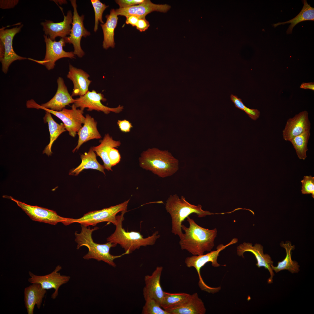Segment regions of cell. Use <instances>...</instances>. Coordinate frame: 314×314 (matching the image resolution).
<instances>
[{
	"label": "cell",
	"mask_w": 314,
	"mask_h": 314,
	"mask_svg": "<svg viewBox=\"0 0 314 314\" xmlns=\"http://www.w3.org/2000/svg\"><path fill=\"white\" fill-rule=\"evenodd\" d=\"M311 135L310 131H305L292 139L290 142L295 150L298 158L304 160L307 157L308 144Z\"/></svg>",
	"instance_id": "obj_31"
},
{
	"label": "cell",
	"mask_w": 314,
	"mask_h": 314,
	"mask_svg": "<svg viewBox=\"0 0 314 314\" xmlns=\"http://www.w3.org/2000/svg\"><path fill=\"white\" fill-rule=\"evenodd\" d=\"M108 157L112 167L118 163L121 158L118 150L115 148H112L109 150L108 153Z\"/></svg>",
	"instance_id": "obj_37"
},
{
	"label": "cell",
	"mask_w": 314,
	"mask_h": 314,
	"mask_svg": "<svg viewBox=\"0 0 314 314\" xmlns=\"http://www.w3.org/2000/svg\"><path fill=\"white\" fill-rule=\"evenodd\" d=\"M45 123H47L50 133V142L43 151V154H45L48 156H51L52 153L51 147L54 141L63 132L66 131L64 124L63 123L59 124L53 119L51 113L45 111V114L43 117Z\"/></svg>",
	"instance_id": "obj_29"
},
{
	"label": "cell",
	"mask_w": 314,
	"mask_h": 314,
	"mask_svg": "<svg viewBox=\"0 0 314 314\" xmlns=\"http://www.w3.org/2000/svg\"><path fill=\"white\" fill-rule=\"evenodd\" d=\"M18 0H1L0 8L2 9L13 8L18 3Z\"/></svg>",
	"instance_id": "obj_40"
},
{
	"label": "cell",
	"mask_w": 314,
	"mask_h": 314,
	"mask_svg": "<svg viewBox=\"0 0 314 314\" xmlns=\"http://www.w3.org/2000/svg\"><path fill=\"white\" fill-rule=\"evenodd\" d=\"M139 162L142 168L162 178L172 176L179 169L178 159L168 151L156 148H149L143 151Z\"/></svg>",
	"instance_id": "obj_2"
},
{
	"label": "cell",
	"mask_w": 314,
	"mask_h": 314,
	"mask_svg": "<svg viewBox=\"0 0 314 314\" xmlns=\"http://www.w3.org/2000/svg\"><path fill=\"white\" fill-rule=\"evenodd\" d=\"M95 14V24L94 31L96 32L98 30L99 21L102 24H104L102 20V15L104 10L109 6L101 3L99 0H91Z\"/></svg>",
	"instance_id": "obj_35"
},
{
	"label": "cell",
	"mask_w": 314,
	"mask_h": 314,
	"mask_svg": "<svg viewBox=\"0 0 314 314\" xmlns=\"http://www.w3.org/2000/svg\"><path fill=\"white\" fill-rule=\"evenodd\" d=\"M57 82V89L54 96L49 101L41 105L46 108L59 111L66 106L74 104L76 99H73L69 94L62 78L59 77Z\"/></svg>",
	"instance_id": "obj_20"
},
{
	"label": "cell",
	"mask_w": 314,
	"mask_h": 314,
	"mask_svg": "<svg viewBox=\"0 0 314 314\" xmlns=\"http://www.w3.org/2000/svg\"><path fill=\"white\" fill-rule=\"evenodd\" d=\"M46 292L40 284L33 283L24 289V302L28 314H33L35 305L40 309Z\"/></svg>",
	"instance_id": "obj_23"
},
{
	"label": "cell",
	"mask_w": 314,
	"mask_h": 314,
	"mask_svg": "<svg viewBox=\"0 0 314 314\" xmlns=\"http://www.w3.org/2000/svg\"><path fill=\"white\" fill-rule=\"evenodd\" d=\"M163 267L157 266L151 275H146L144 277L145 286L143 289V297L145 300L153 299L160 306L164 295L160 284V278Z\"/></svg>",
	"instance_id": "obj_18"
},
{
	"label": "cell",
	"mask_w": 314,
	"mask_h": 314,
	"mask_svg": "<svg viewBox=\"0 0 314 314\" xmlns=\"http://www.w3.org/2000/svg\"><path fill=\"white\" fill-rule=\"evenodd\" d=\"M26 106L28 108L42 109L55 115L60 119L64 124L66 130L69 134L74 137L84 124L85 117L83 115V110L77 109L73 104L70 109L63 108L58 111L52 110L42 106L37 103L33 99L26 102Z\"/></svg>",
	"instance_id": "obj_6"
},
{
	"label": "cell",
	"mask_w": 314,
	"mask_h": 314,
	"mask_svg": "<svg viewBox=\"0 0 314 314\" xmlns=\"http://www.w3.org/2000/svg\"><path fill=\"white\" fill-rule=\"evenodd\" d=\"M100 142L99 145L92 147V149L102 159L105 169L108 171H112V166L108 157V153L111 148H117L120 146L121 142L120 141L113 140L108 133L105 134L103 139Z\"/></svg>",
	"instance_id": "obj_26"
},
{
	"label": "cell",
	"mask_w": 314,
	"mask_h": 314,
	"mask_svg": "<svg viewBox=\"0 0 314 314\" xmlns=\"http://www.w3.org/2000/svg\"><path fill=\"white\" fill-rule=\"evenodd\" d=\"M166 311L170 314H204L206 309L198 294L195 293L183 303Z\"/></svg>",
	"instance_id": "obj_22"
},
{
	"label": "cell",
	"mask_w": 314,
	"mask_h": 314,
	"mask_svg": "<svg viewBox=\"0 0 314 314\" xmlns=\"http://www.w3.org/2000/svg\"><path fill=\"white\" fill-rule=\"evenodd\" d=\"M280 245L285 249L286 256L282 261L278 262L276 266L272 265V270L276 273L283 270H287L292 274L298 273L300 270L299 265L297 262L293 261L291 258V251L294 249L295 245H292L289 241H287L285 243L281 242Z\"/></svg>",
	"instance_id": "obj_28"
},
{
	"label": "cell",
	"mask_w": 314,
	"mask_h": 314,
	"mask_svg": "<svg viewBox=\"0 0 314 314\" xmlns=\"http://www.w3.org/2000/svg\"><path fill=\"white\" fill-rule=\"evenodd\" d=\"M144 0H117L115 1L119 8H125L138 5L142 3Z\"/></svg>",
	"instance_id": "obj_38"
},
{
	"label": "cell",
	"mask_w": 314,
	"mask_h": 314,
	"mask_svg": "<svg viewBox=\"0 0 314 314\" xmlns=\"http://www.w3.org/2000/svg\"><path fill=\"white\" fill-rule=\"evenodd\" d=\"M46 46L45 56L42 60H37L31 58L28 59L34 61L44 66L48 70L53 69L55 65L56 61L63 58L71 59L75 58V55L72 51L66 52L63 47L65 45L64 39L61 38L58 41L51 40L48 36L44 35Z\"/></svg>",
	"instance_id": "obj_12"
},
{
	"label": "cell",
	"mask_w": 314,
	"mask_h": 314,
	"mask_svg": "<svg viewBox=\"0 0 314 314\" xmlns=\"http://www.w3.org/2000/svg\"><path fill=\"white\" fill-rule=\"evenodd\" d=\"M90 75L81 69L75 67L70 64L67 77L71 80L73 84L72 96L84 95L88 91L89 86L92 82L89 79Z\"/></svg>",
	"instance_id": "obj_21"
},
{
	"label": "cell",
	"mask_w": 314,
	"mask_h": 314,
	"mask_svg": "<svg viewBox=\"0 0 314 314\" xmlns=\"http://www.w3.org/2000/svg\"><path fill=\"white\" fill-rule=\"evenodd\" d=\"M150 24L146 19H139L136 24V28L140 32L145 31L149 27Z\"/></svg>",
	"instance_id": "obj_41"
},
{
	"label": "cell",
	"mask_w": 314,
	"mask_h": 314,
	"mask_svg": "<svg viewBox=\"0 0 314 314\" xmlns=\"http://www.w3.org/2000/svg\"><path fill=\"white\" fill-rule=\"evenodd\" d=\"M167 4H157L152 3L150 0H144L141 4L127 8H119L115 10L117 15L124 16L126 17L134 16L139 19H145L146 16L153 11L165 13L171 8Z\"/></svg>",
	"instance_id": "obj_17"
},
{
	"label": "cell",
	"mask_w": 314,
	"mask_h": 314,
	"mask_svg": "<svg viewBox=\"0 0 314 314\" xmlns=\"http://www.w3.org/2000/svg\"><path fill=\"white\" fill-rule=\"evenodd\" d=\"M71 4L73 8V15L70 33L69 36H66L63 38L66 43L72 44L74 48L73 53L79 58L82 57L85 53L82 49L81 45L82 38H85L89 36L90 33L84 27L83 24L84 15L80 16L78 13L75 0H70Z\"/></svg>",
	"instance_id": "obj_11"
},
{
	"label": "cell",
	"mask_w": 314,
	"mask_h": 314,
	"mask_svg": "<svg viewBox=\"0 0 314 314\" xmlns=\"http://www.w3.org/2000/svg\"><path fill=\"white\" fill-rule=\"evenodd\" d=\"M63 15L64 19L62 22L54 23L50 20H46L41 23L45 35L53 41L55 40L56 38L58 37L63 38L70 33L71 24L73 20L72 12L69 10L66 16Z\"/></svg>",
	"instance_id": "obj_19"
},
{
	"label": "cell",
	"mask_w": 314,
	"mask_h": 314,
	"mask_svg": "<svg viewBox=\"0 0 314 314\" xmlns=\"http://www.w3.org/2000/svg\"><path fill=\"white\" fill-rule=\"evenodd\" d=\"M53 1L56 3H58L60 4H65L67 3L66 1L65 0H53Z\"/></svg>",
	"instance_id": "obj_44"
},
{
	"label": "cell",
	"mask_w": 314,
	"mask_h": 314,
	"mask_svg": "<svg viewBox=\"0 0 314 314\" xmlns=\"http://www.w3.org/2000/svg\"><path fill=\"white\" fill-rule=\"evenodd\" d=\"M117 124L120 130L124 132H130L131 129L133 127L129 121L126 119L118 120Z\"/></svg>",
	"instance_id": "obj_39"
},
{
	"label": "cell",
	"mask_w": 314,
	"mask_h": 314,
	"mask_svg": "<svg viewBox=\"0 0 314 314\" xmlns=\"http://www.w3.org/2000/svg\"><path fill=\"white\" fill-rule=\"evenodd\" d=\"M143 307L142 314H170L162 308L155 300L149 299L145 301Z\"/></svg>",
	"instance_id": "obj_34"
},
{
	"label": "cell",
	"mask_w": 314,
	"mask_h": 314,
	"mask_svg": "<svg viewBox=\"0 0 314 314\" xmlns=\"http://www.w3.org/2000/svg\"><path fill=\"white\" fill-rule=\"evenodd\" d=\"M83 126L77 134L78 138L77 145L73 150V152L78 149L84 143L92 139H100L101 136L97 127V122L88 114L86 115Z\"/></svg>",
	"instance_id": "obj_24"
},
{
	"label": "cell",
	"mask_w": 314,
	"mask_h": 314,
	"mask_svg": "<svg viewBox=\"0 0 314 314\" xmlns=\"http://www.w3.org/2000/svg\"><path fill=\"white\" fill-rule=\"evenodd\" d=\"M302 184L301 191L302 194H311L314 198V177L311 175L304 176L301 181Z\"/></svg>",
	"instance_id": "obj_36"
},
{
	"label": "cell",
	"mask_w": 314,
	"mask_h": 314,
	"mask_svg": "<svg viewBox=\"0 0 314 314\" xmlns=\"http://www.w3.org/2000/svg\"><path fill=\"white\" fill-rule=\"evenodd\" d=\"M238 239L234 238L229 243L225 245L223 244L218 245L216 247V250L210 251L205 254L194 256L188 257L186 258L185 263L186 266L188 267H194L196 270L199 278V286L201 290L208 292L214 293L217 290V288L211 287L205 284L203 281L201 276L200 270L207 263L210 262L212 265L215 267H219L221 265L217 261L218 256L221 251L227 247L238 242Z\"/></svg>",
	"instance_id": "obj_7"
},
{
	"label": "cell",
	"mask_w": 314,
	"mask_h": 314,
	"mask_svg": "<svg viewBox=\"0 0 314 314\" xmlns=\"http://www.w3.org/2000/svg\"><path fill=\"white\" fill-rule=\"evenodd\" d=\"M187 218L189 227L181 225L182 229L185 233L180 239L181 249L187 251L194 256L203 255L205 251H211L215 246L217 229H209L202 227L189 216Z\"/></svg>",
	"instance_id": "obj_1"
},
{
	"label": "cell",
	"mask_w": 314,
	"mask_h": 314,
	"mask_svg": "<svg viewBox=\"0 0 314 314\" xmlns=\"http://www.w3.org/2000/svg\"><path fill=\"white\" fill-rule=\"evenodd\" d=\"M304 6L300 12L295 17L292 19L287 21L278 22L273 24V26L274 27L277 26L286 24L290 23L289 26L286 33L287 34L292 33V31L294 27L298 23L306 21L314 20V8L312 7L310 4H308L307 1H303Z\"/></svg>",
	"instance_id": "obj_30"
},
{
	"label": "cell",
	"mask_w": 314,
	"mask_h": 314,
	"mask_svg": "<svg viewBox=\"0 0 314 314\" xmlns=\"http://www.w3.org/2000/svg\"><path fill=\"white\" fill-rule=\"evenodd\" d=\"M311 129L308 112L301 111L287 120L282 131L283 138L286 141H290L295 137L310 131Z\"/></svg>",
	"instance_id": "obj_16"
},
{
	"label": "cell",
	"mask_w": 314,
	"mask_h": 314,
	"mask_svg": "<svg viewBox=\"0 0 314 314\" xmlns=\"http://www.w3.org/2000/svg\"><path fill=\"white\" fill-rule=\"evenodd\" d=\"M76 99V101L73 104L76 108L80 107L83 110L85 108H88V111L94 110L102 111L107 114L110 112L119 113L123 109V107L120 105L116 108H111L103 105L101 101H105L106 99L104 97L103 94L97 93L94 90L91 91H88L84 95L79 97Z\"/></svg>",
	"instance_id": "obj_14"
},
{
	"label": "cell",
	"mask_w": 314,
	"mask_h": 314,
	"mask_svg": "<svg viewBox=\"0 0 314 314\" xmlns=\"http://www.w3.org/2000/svg\"><path fill=\"white\" fill-rule=\"evenodd\" d=\"M230 98L236 107L244 111L252 120L255 121L259 117L260 112L258 110L247 107L244 105L242 99L236 95L232 94Z\"/></svg>",
	"instance_id": "obj_33"
},
{
	"label": "cell",
	"mask_w": 314,
	"mask_h": 314,
	"mask_svg": "<svg viewBox=\"0 0 314 314\" xmlns=\"http://www.w3.org/2000/svg\"><path fill=\"white\" fill-rule=\"evenodd\" d=\"M8 197L15 202L33 221L54 225L59 222L66 226L72 224V218L61 217L53 210L37 206L29 205L17 200L11 196Z\"/></svg>",
	"instance_id": "obj_10"
},
{
	"label": "cell",
	"mask_w": 314,
	"mask_h": 314,
	"mask_svg": "<svg viewBox=\"0 0 314 314\" xmlns=\"http://www.w3.org/2000/svg\"><path fill=\"white\" fill-rule=\"evenodd\" d=\"M300 88L314 90V83L313 82L303 83L301 84Z\"/></svg>",
	"instance_id": "obj_43"
},
{
	"label": "cell",
	"mask_w": 314,
	"mask_h": 314,
	"mask_svg": "<svg viewBox=\"0 0 314 314\" xmlns=\"http://www.w3.org/2000/svg\"><path fill=\"white\" fill-rule=\"evenodd\" d=\"M126 211L127 210L122 211L121 215L117 216V223L115 226V230L107 238V242L119 244L124 249L126 254L139 249L141 246L154 245L160 237L158 231H155L151 236L144 238L138 232L126 231L123 228L124 215Z\"/></svg>",
	"instance_id": "obj_5"
},
{
	"label": "cell",
	"mask_w": 314,
	"mask_h": 314,
	"mask_svg": "<svg viewBox=\"0 0 314 314\" xmlns=\"http://www.w3.org/2000/svg\"><path fill=\"white\" fill-rule=\"evenodd\" d=\"M81 232L78 233L76 231L74 234L75 241L77 244L76 249H78L83 246H86L88 249V252L83 256V258L85 260L93 259L98 261H103L113 267H116V265L114 262V260L126 254L124 252L118 256L111 254L110 253V248L116 246L117 244L108 242L105 244H101L94 242L92 234L93 231L98 229L99 228L95 227L91 229L90 227L88 228L87 226L81 225Z\"/></svg>",
	"instance_id": "obj_4"
},
{
	"label": "cell",
	"mask_w": 314,
	"mask_h": 314,
	"mask_svg": "<svg viewBox=\"0 0 314 314\" xmlns=\"http://www.w3.org/2000/svg\"><path fill=\"white\" fill-rule=\"evenodd\" d=\"M62 269L61 266L58 265L51 273L43 276L36 275L29 271L30 277L28 281L31 284L39 283L43 288L46 290L54 289L55 291L51 297L55 299L58 295V290L60 287L68 282L70 279L69 276L61 275L58 272Z\"/></svg>",
	"instance_id": "obj_13"
},
{
	"label": "cell",
	"mask_w": 314,
	"mask_h": 314,
	"mask_svg": "<svg viewBox=\"0 0 314 314\" xmlns=\"http://www.w3.org/2000/svg\"><path fill=\"white\" fill-rule=\"evenodd\" d=\"M117 16L115 10L114 9H112L110 10V14L106 16V22L100 25L104 34L102 46L103 48L106 49L110 47L112 48L115 47L114 30L117 24Z\"/></svg>",
	"instance_id": "obj_25"
},
{
	"label": "cell",
	"mask_w": 314,
	"mask_h": 314,
	"mask_svg": "<svg viewBox=\"0 0 314 314\" xmlns=\"http://www.w3.org/2000/svg\"><path fill=\"white\" fill-rule=\"evenodd\" d=\"M190 295V294L185 293H171L164 291L160 306L166 311L183 303Z\"/></svg>",
	"instance_id": "obj_32"
},
{
	"label": "cell",
	"mask_w": 314,
	"mask_h": 314,
	"mask_svg": "<svg viewBox=\"0 0 314 314\" xmlns=\"http://www.w3.org/2000/svg\"><path fill=\"white\" fill-rule=\"evenodd\" d=\"M23 26V24H21L10 29H6L5 27L0 29V61L2 70L5 74L7 73L10 65L14 61L28 59L17 54L13 47V38Z\"/></svg>",
	"instance_id": "obj_8"
},
{
	"label": "cell",
	"mask_w": 314,
	"mask_h": 314,
	"mask_svg": "<svg viewBox=\"0 0 314 314\" xmlns=\"http://www.w3.org/2000/svg\"><path fill=\"white\" fill-rule=\"evenodd\" d=\"M246 252H250L254 255L257 261L256 265L258 268L264 267L268 270L270 277L267 280V283H272L274 274L271 266L273 265V261L269 254L264 253L263 247L258 243L253 246L251 243L244 242L237 247V253L239 256L244 258V253Z\"/></svg>",
	"instance_id": "obj_15"
},
{
	"label": "cell",
	"mask_w": 314,
	"mask_h": 314,
	"mask_svg": "<svg viewBox=\"0 0 314 314\" xmlns=\"http://www.w3.org/2000/svg\"><path fill=\"white\" fill-rule=\"evenodd\" d=\"M165 209L171 217V232L174 235L178 236L180 239L183 233L181 227L182 222L190 215L195 213L198 217H202L215 214L203 210L200 205H195L190 204L183 196L179 198L176 194L170 195L166 201Z\"/></svg>",
	"instance_id": "obj_3"
},
{
	"label": "cell",
	"mask_w": 314,
	"mask_h": 314,
	"mask_svg": "<svg viewBox=\"0 0 314 314\" xmlns=\"http://www.w3.org/2000/svg\"><path fill=\"white\" fill-rule=\"evenodd\" d=\"M96 157L95 153L91 147L88 153L85 152L84 154L81 155V163L76 168L71 170L69 175L77 176L84 169H88L99 170L105 175L104 171L105 167L98 162Z\"/></svg>",
	"instance_id": "obj_27"
},
{
	"label": "cell",
	"mask_w": 314,
	"mask_h": 314,
	"mask_svg": "<svg viewBox=\"0 0 314 314\" xmlns=\"http://www.w3.org/2000/svg\"><path fill=\"white\" fill-rule=\"evenodd\" d=\"M129 200L108 208L88 212L78 219L72 218V223H78L88 226H95L101 222H108L116 226L117 223L116 214L120 212L127 210Z\"/></svg>",
	"instance_id": "obj_9"
},
{
	"label": "cell",
	"mask_w": 314,
	"mask_h": 314,
	"mask_svg": "<svg viewBox=\"0 0 314 314\" xmlns=\"http://www.w3.org/2000/svg\"><path fill=\"white\" fill-rule=\"evenodd\" d=\"M126 23L130 24L133 26H136L139 19L134 16H130L126 17Z\"/></svg>",
	"instance_id": "obj_42"
}]
</instances>
